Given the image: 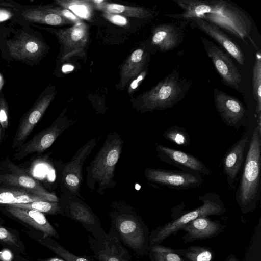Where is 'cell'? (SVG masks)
Returning a JSON list of instances; mask_svg holds the SVG:
<instances>
[{"mask_svg": "<svg viewBox=\"0 0 261 261\" xmlns=\"http://www.w3.org/2000/svg\"><path fill=\"white\" fill-rule=\"evenodd\" d=\"M21 16L29 22L50 25H64L71 22L57 14L42 9L41 7L25 9Z\"/></svg>", "mask_w": 261, "mask_h": 261, "instance_id": "obj_28", "label": "cell"}, {"mask_svg": "<svg viewBox=\"0 0 261 261\" xmlns=\"http://www.w3.org/2000/svg\"><path fill=\"white\" fill-rule=\"evenodd\" d=\"M94 5L97 8L106 12L139 19H151L155 17L156 14L154 10L150 9L127 6L118 4L107 3L105 1Z\"/></svg>", "mask_w": 261, "mask_h": 261, "instance_id": "obj_25", "label": "cell"}, {"mask_svg": "<svg viewBox=\"0 0 261 261\" xmlns=\"http://www.w3.org/2000/svg\"><path fill=\"white\" fill-rule=\"evenodd\" d=\"M74 69V67L71 65H65L62 67V71L65 72H68L71 71H72Z\"/></svg>", "mask_w": 261, "mask_h": 261, "instance_id": "obj_41", "label": "cell"}, {"mask_svg": "<svg viewBox=\"0 0 261 261\" xmlns=\"http://www.w3.org/2000/svg\"><path fill=\"white\" fill-rule=\"evenodd\" d=\"M226 226L220 221L202 216L189 222L180 230L185 232L181 238L185 243L216 237L222 233Z\"/></svg>", "mask_w": 261, "mask_h": 261, "instance_id": "obj_20", "label": "cell"}, {"mask_svg": "<svg viewBox=\"0 0 261 261\" xmlns=\"http://www.w3.org/2000/svg\"><path fill=\"white\" fill-rule=\"evenodd\" d=\"M158 158L162 162L175 166L182 171L202 176L211 174V170L193 155L159 143L155 144Z\"/></svg>", "mask_w": 261, "mask_h": 261, "instance_id": "obj_13", "label": "cell"}, {"mask_svg": "<svg viewBox=\"0 0 261 261\" xmlns=\"http://www.w3.org/2000/svg\"><path fill=\"white\" fill-rule=\"evenodd\" d=\"M2 129V128L0 124V144L2 143L3 140Z\"/></svg>", "mask_w": 261, "mask_h": 261, "instance_id": "obj_44", "label": "cell"}, {"mask_svg": "<svg viewBox=\"0 0 261 261\" xmlns=\"http://www.w3.org/2000/svg\"><path fill=\"white\" fill-rule=\"evenodd\" d=\"M103 16L109 21L118 25H125L127 24L126 18L120 15L105 12Z\"/></svg>", "mask_w": 261, "mask_h": 261, "instance_id": "obj_38", "label": "cell"}, {"mask_svg": "<svg viewBox=\"0 0 261 261\" xmlns=\"http://www.w3.org/2000/svg\"><path fill=\"white\" fill-rule=\"evenodd\" d=\"M214 98L216 110L224 123L238 130L246 116L245 108L241 101L217 88L214 89Z\"/></svg>", "mask_w": 261, "mask_h": 261, "instance_id": "obj_14", "label": "cell"}, {"mask_svg": "<svg viewBox=\"0 0 261 261\" xmlns=\"http://www.w3.org/2000/svg\"><path fill=\"white\" fill-rule=\"evenodd\" d=\"M147 255L150 261H186L176 249L160 244L149 246Z\"/></svg>", "mask_w": 261, "mask_h": 261, "instance_id": "obj_33", "label": "cell"}, {"mask_svg": "<svg viewBox=\"0 0 261 261\" xmlns=\"http://www.w3.org/2000/svg\"><path fill=\"white\" fill-rule=\"evenodd\" d=\"M0 124L3 130L8 129L9 124V109L5 97H0Z\"/></svg>", "mask_w": 261, "mask_h": 261, "instance_id": "obj_37", "label": "cell"}, {"mask_svg": "<svg viewBox=\"0 0 261 261\" xmlns=\"http://www.w3.org/2000/svg\"><path fill=\"white\" fill-rule=\"evenodd\" d=\"M37 261H66L63 258H61L59 256L48 257L46 258L41 259L39 258Z\"/></svg>", "mask_w": 261, "mask_h": 261, "instance_id": "obj_40", "label": "cell"}, {"mask_svg": "<svg viewBox=\"0 0 261 261\" xmlns=\"http://www.w3.org/2000/svg\"><path fill=\"white\" fill-rule=\"evenodd\" d=\"M89 248L93 253V257L98 261H130L132 256L116 236L112 228L95 239L90 236Z\"/></svg>", "mask_w": 261, "mask_h": 261, "instance_id": "obj_12", "label": "cell"}, {"mask_svg": "<svg viewBox=\"0 0 261 261\" xmlns=\"http://www.w3.org/2000/svg\"><path fill=\"white\" fill-rule=\"evenodd\" d=\"M0 261H2V259H1V258H0Z\"/></svg>", "mask_w": 261, "mask_h": 261, "instance_id": "obj_45", "label": "cell"}, {"mask_svg": "<svg viewBox=\"0 0 261 261\" xmlns=\"http://www.w3.org/2000/svg\"><path fill=\"white\" fill-rule=\"evenodd\" d=\"M9 205L18 208L33 210L43 214L50 215H61V210L58 202H50L46 200H41L27 203L16 204Z\"/></svg>", "mask_w": 261, "mask_h": 261, "instance_id": "obj_34", "label": "cell"}, {"mask_svg": "<svg viewBox=\"0 0 261 261\" xmlns=\"http://www.w3.org/2000/svg\"><path fill=\"white\" fill-rule=\"evenodd\" d=\"M71 125V121L58 117L50 126L36 134L30 140L16 149L14 159L20 161L31 154L43 153Z\"/></svg>", "mask_w": 261, "mask_h": 261, "instance_id": "obj_8", "label": "cell"}, {"mask_svg": "<svg viewBox=\"0 0 261 261\" xmlns=\"http://www.w3.org/2000/svg\"><path fill=\"white\" fill-rule=\"evenodd\" d=\"M41 200H46L19 188L0 187V205L27 203Z\"/></svg>", "mask_w": 261, "mask_h": 261, "instance_id": "obj_27", "label": "cell"}, {"mask_svg": "<svg viewBox=\"0 0 261 261\" xmlns=\"http://www.w3.org/2000/svg\"><path fill=\"white\" fill-rule=\"evenodd\" d=\"M10 55L15 59L23 62L36 61L44 53V44L38 38L22 33L16 38L7 42Z\"/></svg>", "mask_w": 261, "mask_h": 261, "instance_id": "obj_18", "label": "cell"}, {"mask_svg": "<svg viewBox=\"0 0 261 261\" xmlns=\"http://www.w3.org/2000/svg\"><path fill=\"white\" fill-rule=\"evenodd\" d=\"M42 9L57 14L71 21V22H80L79 18L74 15L71 11L68 9L63 7H41Z\"/></svg>", "mask_w": 261, "mask_h": 261, "instance_id": "obj_36", "label": "cell"}, {"mask_svg": "<svg viewBox=\"0 0 261 261\" xmlns=\"http://www.w3.org/2000/svg\"><path fill=\"white\" fill-rule=\"evenodd\" d=\"M176 250L186 261H213L215 258L214 251L208 247L191 246Z\"/></svg>", "mask_w": 261, "mask_h": 261, "instance_id": "obj_32", "label": "cell"}, {"mask_svg": "<svg viewBox=\"0 0 261 261\" xmlns=\"http://www.w3.org/2000/svg\"><path fill=\"white\" fill-rule=\"evenodd\" d=\"M145 75V72H142L138 77L131 84L130 87L128 89L129 93H130L133 90L136 89L138 86L139 83L142 80L144 76Z\"/></svg>", "mask_w": 261, "mask_h": 261, "instance_id": "obj_39", "label": "cell"}, {"mask_svg": "<svg viewBox=\"0 0 261 261\" xmlns=\"http://www.w3.org/2000/svg\"><path fill=\"white\" fill-rule=\"evenodd\" d=\"M252 92L256 102V112L258 118L257 124L261 126V58L259 50L256 54L252 68Z\"/></svg>", "mask_w": 261, "mask_h": 261, "instance_id": "obj_31", "label": "cell"}, {"mask_svg": "<svg viewBox=\"0 0 261 261\" xmlns=\"http://www.w3.org/2000/svg\"><path fill=\"white\" fill-rule=\"evenodd\" d=\"M55 2L82 19L88 20L92 16L93 6L90 1L57 0Z\"/></svg>", "mask_w": 261, "mask_h": 261, "instance_id": "obj_30", "label": "cell"}, {"mask_svg": "<svg viewBox=\"0 0 261 261\" xmlns=\"http://www.w3.org/2000/svg\"><path fill=\"white\" fill-rule=\"evenodd\" d=\"M0 244L15 254H25V247L19 232L0 223Z\"/></svg>", "mask_w": 261, "mask_h": 261, "instance_id": "obj_29", "label": "cell"}, {"mask_svg": "<svg viewBox=\"0 0 261 261\" xmlns=\"http://www.w3.org/2000/svg\"><path fill=\"white\" fill-rule=\"evenodd\" d=\"M225 261H239V260L234 255L230 254L227 256Z\"/></svg>", "mask_w": 261, "mask_h": 261, "instance_id": "obj_42", "label": "cell"}, {"mask_svg": "<svg viewBox=\"0 0 261 261\" xmlns=\"http://www.w3.org/2000/svg\"><path fill=\"white\" fill-rule=\"evenodd\" d=\"M191 85L190 81L181 78L179 72L174 69L142 94L141 108L145 112L171 108L184 98Z\"/></svg>", "mask_w": 261, "mask_h": 261, "instance_id": "obj_5", "label": "cell"}, {"mask_svg": "<svg viewBox=\"0 0 261 261\" xmlns=\"http://www.w3.org/2000/svg\"><path fill=\"white\" fill-rule=\"evenodd\" d=\"M10 165V172L0 175V183L9 187L19 188L50 202H58L59 198L47 191L42 185L24 170L13 163Z\"/></svg>", "mask_w": 261, "mask_h": 261, "instance_id": "obj_15", "label": "cell"}, {"mask_svg": "<svg viewBox=\"0 0 261 261\" xmlns=\"http://www.w3.org/2000/svg\"><path fill=\"white\" fill-rule=\"evenodd\" d=\"M54 96L55 93H51L39 99L22 117L12 140L13 149H17L24 143L43 116Z\"/></svg>", "mask_w": 261, "mask_h": 261, "instance_id": "obj_16", "label": "cell"}, {"mask_svg": "<svg viewBox=\"0 0 261 261\" xmlns=\"http://www.w3.org/2000/svg\"><path fill=\"white\" fill-rule=\"evenodd\" d=\"M108 215L111 228L122 244L133 250L138 258L147 255L149 228L135 208L124 201H114Z\"/></svg>", "mask_w": 261, "mask_h": 261, "instance_id": "obj_2", "label": "cell"}, {"mask_svg": "<svg viewBox=\"0 0 261 261\" xmlns=\"http://www.w3.org/2000/svg\"><path fill=\"white\" fill-rule=\"evenodd\" d=\"M13 261H30L29 260L24 258L20 255L15 254Z\"/></svg>", "mask_w": 261, "mask_h": 261, "instance_id": "obj_43", "label": "cell"}, {"mask_svg": "<svg viewBox=\"0 0 261 261\" xmlns=\"http://www.w3.org/2000/svg\"><path fill=\"white\" fill-rule=\"evenodd\" d=\"M123 142L117 132L107 135L102 146L86 168V183L90 189L103 195L106 189L116 186L115 171L121 156Z\"/></svg>", "mask_w": 261, "mask_h": 261, "instance_id": "obj_4", "label": "cell"}, {"mask_svg": "<svg viewBox=\"0 0 261 261\" xmlns=\"http://www.w3.org/2000/svg\"><path fill=\"white\" fill-rule=\"evenodd\" d=\"M187 23L191 28H196L213 38L239 64L244 65L245 58L242 49L223 30L200 19H192Z\"/></svg>", "mask_w": 261, "mask_h": 261, "instance_id": "obj_21", "label": "cell"}, {"mask_svg": "<svg viewBox=\"0 0 261 261\" xmlns=\"http://www.w3.org/2000/svg\"><path fill=\"white\" fill-rule=\"evenodd\" d=\"M147 54L142 49L134 51L121 68L120 86L124 87L133 77L142 72L146 62Z\"/></svg>", "mask_w": 261, "mask_h": 261, "instance_id": "obj_26", "label": "cell"}, {"mask_svg": "<svg viewBox=\"0 0 261 261\" xmlns=\"http://www.w3.org/2000/svg\"><path fill=\"white\" fill-rule=\"evenodd\" d=\"M182 10L166 16L188 22L200 19L245 41L252 30L246 14L229 1L224 0H172Z\"/></svg>", "mask_w": 261, "mask_h": 261, "instance_id": "obj_1", "label": "cell"}, {"mask_svg": "<svg viewBox=\"0 0 261 261\" xmlns=\"http://www.w3.org/2000/svg\"><path fill=\"white\" fill-rule=\"evenodd\" d=\"M184 38L182 29L175 23H165L153 28L151 43L161 52H167L178 47Z\"/></svg>", "mask_w": 261, "mask_h": 261, "instance_id": "obj_22", "label": "cell"}, {"mask_svg": "<svg viewBox=\"0 0 261 261\" xmlns=\"http://www.w3.org/2000/svg\"><path fill=\"white\" fill-rule=\"evenodd\" d=\"M251 134V129L247 128L240 138L229 148L223 158V170L231 189L234 188V181L244 161L245 151Z\"/></svg>", "mask_w": 261, "mask_h": 261, "instance_id": "obj_19", "label": "cell"}, {"mask_svg": "<svg viewBox=\"0 0 261 261\" xmlns=\"http://www.w3.org/2000/svg\"><path fill=\"white\" fill-rule=\"evenodd\" d=\"M166 139L178 145L188 146L190 144V137L185 129L178 126H172L163 133Z\"/></svg>", "mask_w": 261, "mask_h": 261, "instance_id": "obj_35", "label": "cell"}, {"mask_svg": "<svg viewBox=\"0 0 261 261\" xmlns=\"http://www.w3.org/2000/svg\"><path fill=\"white\" fill-rule=\"evenodd\" d=\"M96 144V138H91L80 148L71 160L65 165L61 176L62 189L66 190L82 198L80 190L83 181V167L86 159Z\"/></svg>", "mask_w": 261, "mask_h": 261, "instance_id": "obj_9", "label": "cell"}, {"mask_svg": "<svg viewBox=\"0 0 261 261\" xmlns=\"http://www.w3.org/2000/svg\"><path fill=\"white\" fill-rule=\"evenodd\" d=\"M261 126L254 127L244 166L236 192V201L243 214L253 212L261 193Z\"/></svg>", "mask_w": 261, "mask_h": 261, "instance_id": "obj_3", "label": "cell"}, {"mask_svg": "<svg viewBox=\"0 0 261 261\" xmlns=\"http://www.w3.org/2000/svg\"><path fill=\"white\" fill-rule=\"evenodd\" d=\"M201 205L182 215L176 217L171 221L161 226H159L150 232L149 246L159 245L172 234L177 231L189 222L202 216H220L226 212V207L221 196L215 193L208 192L199 196Z\"/></svg>", "mask_w": 261, "mask_h": 261, "instance_id": "obj_6", "label": "cell"}, {"mask_svg": "<svg viewBox=\"0 0 261 261\" xmlns=\"http://www.w3.org/2000/svg\"><path fill=\"white\" fill-rule=\"evenodd\" d=\"M54 33L65 49L71 50V53L79 51L88 41V28L81 22L76 23L70 28L56 30Z\"/></svg>", "mask_w": 261, "mask_h": 261, "instance_id": "obj_23", "label": "cell"}, {"mask_svg": "<svg viewBox=\"0 0 261 261\" xmlns=\"http://www.w3.org/2000/svg\"><path fill=\"white\" fill-rule=\"evenodd\" d=\"M144 174L151 183L178 190L199 187L203 182L201 176L182 171L147 168Z\"/></svg>", "mask_w": 261, "mask_h": 261, "instance_id": "obj_11", "label": "cell"}, {"mask_svg": "<svg viewBox=\"0 0 261 261\" xmlns=\"http://www.w3.org/2000/svg\"><path fill=\"white\" fill-rule=\"evenodd\" d=\"M7 216L21 222L28 228L33 229L56 239L59 235L44 214L33 210L18 208L9 205H1Z\"/></svg>", "mask_w": 261, "mask_h": 261, "instance_id": "obj_17", "label": "cell"}, {"mask_svg": "<svg viewBox=\"0 0 261 261\" xmlns=\"http://www.w3.org/2000/svg\"><path fill=\"white\" fill-rule=\"evenodd\" d=\"M201 41L206 55L211 59L223 83L239 91L242 76L228 54L204 37H201Z\"/></svg>", "mask_w": 261, "mask_h": 261, "instance_id": "obj_10", "label": "cell"}, {"mask_svg": "<svg viewBox=\"0 0 261 261\" xmlns=\"http://www.w3.org/2000/svg\"><path fill=\"white\" fill-rule=\"evenodd\" d=\"M27 235L46 247L66 261H90L85 256H77L70 252L50 236L33 229L28 228Z\"/></svg>", "mask_w": 261, "mask_h": 261, "instance_id": "obj_24", "label": "cell"}, {"mask_svg": "<svg viewBox=\"0 0 261 261\" xmlns=\"http://www.w3.org/2000/svg\"><path fill=\"white\" fill-rule=\"evenodd\" d=\"M62 191L58 201L61 215L80 223L95 239L106 233L100 219L88 204L77 195L64 189Z\"/></svg>", "mask_w": 261, "mask_h": 261, "instance_id": "obj_7", "label": "cell"}]
</instances>
